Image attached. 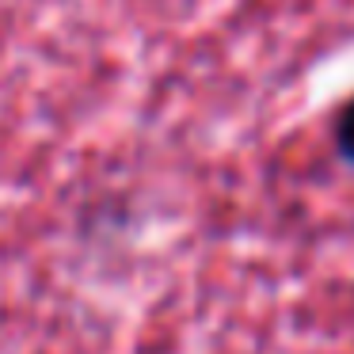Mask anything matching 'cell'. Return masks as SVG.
I'll use <instances>...</instances> for the list:
<instances>
[{"mask_svg":"<svg viewBox=\"0 0 354 354\" xmlns=\"http://www.w3.org/2000/svg\"><path fill=\"white\" fill-rule=\"evenodd\" d=\"M335 149L354 168V100H346V107L339 111V118H335Z\"/></svg>","mask_w":354,"mask_h":354,"instance_id":"obj_1","label":"cell"}]
</instances>
